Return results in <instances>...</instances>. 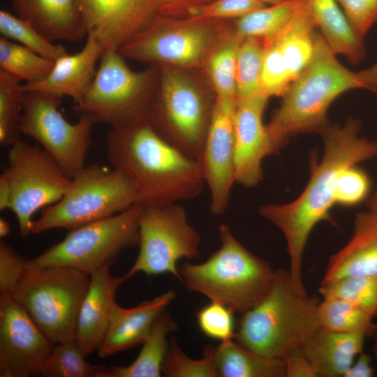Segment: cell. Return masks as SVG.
Returning <instances> with one entry per match:
<instances>
[{
	"instance_id": "1",
	"label": "cell",
	"mask_w": 377,
	"mask_h": 377,
	"mask_svg": "<svg viewBox=\"0 0 377 377\" xmlns=\"http://www.w3.org/2000/svg\"><path fill=\"white\" fill-rule=\"evenodd\" d=\"M360 129V121L353 118L341 126L328 124L319 133L324 146L322 158L311 165V177L302 193L289 203L259 208L260 214L278 228L285 237L290 281L300 293H307L302 281L306 244L318 223H333L330 210L336 205L341 174L348 168L377 156V140L361 137Z\"/></svg>"
},
{
	"instance_id": "2",
	"label": "cell",
	"mask_w": 377,
	"mask_h": 377,
	"mask_svg": "<svg viewBox=\"0 0 377 377\" xmlns=\"http://www.w3.org/2000/svg\"><path fill=\"white\" fill-rule=\"evenodd\" d=\"M106 154L112 168L131 181L143 206L193 199L205 184L198 160L163 139L147 120L111 128Z\"/></svg>"
},
{
	"instance_id": "3",
	"label": "cell",
	"mask_w": 377,
	"mask_h": 377,
	"mask_svg": "<svg viewBox=\"0 0 377 377\" xmlns=\"http://www.w3.org/2000/svg\"><path fill=\"white\" fill-rule=\"evenodd\" d=\"M336 55L321 34L316 32L310 62L283 96L267 125L278 151L293 136L320 133L329 124L327 110L339 96L364 89L358 72L346 68Z\"/></svg>"
},
{
	"instance_id": "4",
	"label": "cell",
	"mask_w": 377,
	"mask_h": 377,
	"mask_svg": "<svg viewBox=\"0 0 377 377\" xmlns=\"http://www.w3.org/2000/svg\"><path fill=\"white\" fill-rule=\"evenodd\" d=\"M319 302L316 296L296 291L289 272L277 269L265 297L241 313L234 339L262 356L285 360L320 327Z\"/></svg>"
},
{
	"instance_id": "5",
	"label": "cell",
	"mask_w": 377,
	"mask_h": 377,
	"mask_svg": "<svg viewBox=\"0 0 377 377\" xmlns=\"http://www.w3.org/2000/svg\"><path fill=\"white\" fill-rule=\"evenodd\" d=\"M220 248L205 262L178 267L187 289L242 313L259 303L272 285L275 270L246 249L227 224L219 227Z\"/></svg>"
},
{
	"instance_id": "6",
	"label": "cell",
	"mask_w": 377,
	"mask_h": 377,
	"mask_svg": "<svg viewBox=\"0 0 377 377\" xmlns=\"http://www.w3.org/2000/svg\"><path fill=\"white\" fill-rule=\"evenodd\" d=\"M89 283V274L71 267H26L10 295L57 344L75 339L77 316Z\"/></svg>"
},
{
	"instance_id": "7",
	"label": "cell",
	"mask_w": 377,
	"mask_h": 377,
	"mask_svg": "<svg viewBox=\"0 0 377 377\" xmlns=\"http://www.w3.org/2000/svg\"><path fill=\"white\" fill-rule=\"evenodd\" d=\"M138 203L131 181L121 171L94 163L71 179L65 195L43 209L34 220L31 234L64 228L73 230L122 212Z\"/></svg>"
},
{
	"instance_id": "8",
	"label": "cell",
	"mask_w": 377,
	"mask_h": 377,
	"mask_svg": "<svg viewBox=\"0 0 377 377\" xmlns=\"http://www.w3.org/2000/svg\"><path fill=\"white\" fill-rule=\"evenodd\" d=\"M119 50L104 51L94 78L72 109L79 117L111 128L146 120L154 96L156 73L153 69L134 71Z\"/></svg>"
},
{
	"instance_id": "9",
	"label": "cell",
	"mask_w": 377,
	"mask_h": 377,
	"mask_svg": "<svg viewBox=\"0 0 377 377\" xmlns=\"http://www.w3.org/2000/svg\"><path fill=\"white\" fill-rule=\"evenodd\" d=\"M143 208L137 203L116 215L71 230L63 240L27 259L26 267L67 266L91 275L110 267L123 249L139 246Z\"/></svg>"
},
{
	"instance_id": "10",
	"label": "cell",
	"mask_w": 377,
	"mask_h": 377,
	"mask_svg": "<svg viewBox=\"0 0 377 377\" xmlns=\"http://www.w3.org/2000/svg\"><path fill=\"white\" fill-rule=\"evenodd\" d=\"M159 88L146 120L163 139L198 160L202 149L214 104L180 72L162 66Z\"/></svg>"
},
{
	"instance_id": "11",
	"label": "cell",
	"mask_w": 377,
	"mask_h": 377,
	"mask_svg": "<svg viewBox=\"0 0 377 377\" xmlns=\"http://www.w3.org/2000/svg\"><path fill=\"white\" fill-rule=\"evenodd\" d=\"M140 251L125 280L137 273L172 274L181 282L177 266L182 258H200L201 237L178 203L144 206L139 222Z\"/></svg>"
},
{
	"instance_id": "12",
	"label": "cell",
	"mask_w": 377,
	"mask_h": 377,
	"mask_svg": "<svg viewBox=\"0 0 377 377\" xmlns=\"http://www.w3.org/2000/svg\"><path fill=\"white\" fill-rule=\"evenodd\" d=\"M157 15L119 49L124 58L162 66L195 67L207 61L216 38V22Z\"/></svg>"
},
{
	"instance_id": "13",
	"label": "cell",
	"mask_w": 377,
	"mask_h": 377,
	"mask_svg": "<svg viewBox=\"0 0 377 377\" xmlns=\"http://www.w3.org/2000/svg\"><path fill=\"white\" fill-rule=\"evenodd\" d=\"M11 187L10 209L15 215L21 237L31 234L34 214L60 200L71 179L40 146L21 138L8 151L3 168Z\"/></svg>"
},
{
	"instance_id": "14",
	"label": "cell",
	"mask_w": 377,
	"mask_h": 377,
	"mask_svg": "<svg viewBox=\"0 0 377 377\" xmlns=\"http://www.w3.org/2000/svg\"><path fill=\"white\" fill-rule=\"evenodd\" d=\"M61 98L37 91L24 92L19 128L40 144L72 179L85 166L92 144L89 119L79 117L75 124L68 122L59 110Z\"/></svg>"
},
{
	"instance_id": "15",
	"label": "cell",
	"mask_w": 377,
	"mask_h": 377,
	"mask_svg": "<svg viewBox=\"0 0 377 377\" xmlns=\"http://www.w3.org/2000/svg\"><path fill=\"white\" fill-rule=\"evenodd\" d=\"M237 99L216 96L202 151L198 159L210 194V212L215 216L228 209L235 183V116Z\"/></svg>"
},
{
	"instance_id": "16",
	"label": "cell",
	"mask_w": 377,
	"mask_h": 377,
	"mask_svg": "<svg viewBox=\"0 0 377 377\" xmlns=\"http://www.w3.org/2000/svg\"><path fill=\"white\" fill-rule=\"evenodd\" d=\"M54 345L10 294L0 295V376H35Z\"/></svg>"
},
{
	"instance_id": "17",
	"label": "cell",
	"mask_w": 377,
	"mask_h": 377,
	"mask_svg": "<svg viewBox=\"0 0 377 377\" xmlns=\"http://www.w3.org/2000/svg\"><path fill=\"white\" fill-rule=\"evenodd\" d=\"M268 98L265 94L238 100L235 116V182L251 188L263 178V159L278 153L263 121Z\"/></svg>"
},
{
	"instance_id": "18",
	"label": "cell",
	"mask_w": 377,
	"mask_h": 377,
	"mask_svg": "<svg viewBox=\"0 0 377 377\" xmlns=\"http://www.w3.org/2000/svg\"><path fill=\"white\" fill-rule=\"evenodd\" d=\"M87 34L104 50L119 47L158 15L154 0H77Z\"/></svg>"
},
{
	"instance_id": "19",
	"label": "cell",
	"mask_w": 377,
	"mask_h": 377,
	"mask_svg": "<svg viewBox=\"0 0 377 377\" xmlns=\"http://www.w3.org/2000/svg\"><path fill=\"white\" fill-rule=\"evenodd\" d=\"M105 50L92 34H87L83 48L55 61L48 75L43 80L21 84L23 91H37L60 98L71 97L74 103L82 98L96 73V66Z\"/></svg>"
},
{
	"instance_id": "20",
	"label": "cell",
	"mask_w": 377,
	"mask_h": 377,
	"mask_svg": "<svg viewBox=\"0 0 377 377\" xmlns=\"http://www.w3.org/2000/svg\"><path fill=\"white\" fill-rule=\"evenodd\" d=\"M124 281V276H112L110 267L90 275L89 286L78 313L75 330V340L86 357L100 348L117 303V289Z\"/></svg>"
},
{
	"instance_id": "21",
	"label": "cell",
	"mask_w": 377,
	"mask_h": 377,
	"mask_svg": "<svg viewBox=\"0 0 377 377\" xmlns=\"http://www.w3.org/2000/svg\"><path fill=\"white\" fill-rule=\"evenodd\" d=\"M175 297V291L169 290L132 308L116 303L98 355L106 357L142 344L156 318Z\"/></svg>"
},
{
	"instance_id": "22",
	"label": "cell",
	"mask_w": 377,
	"mask_h": 377,
	"mask_svg": "<svg viewBox=\"0 0 377 377\" xmlns=\"http://www.w3.org/2000/svg\"><path fill=\"white\" fill-rule=\"evenodd\" d=\"M371 274H377V208L356 215L350 239L329 258L321 283Z\"/></svg>"
},
{
	"instance_id": "23",
	"label": "cell",
	"mask_w": 377,
	"mask_h": 377,
	"mask_svg": "<svg viewBox=\"0 0 377 377\" xmlns=\"http://www.w3.org/2000/svg\"><path fill=\"white\" fill-rule=\"evenodd\" d=\"M12 7L50 41L74 43L87 35L77 0H12Z\"/></svg>"
},
{
	"instance_id": "24",
	"label": "cell",
	"mask_w": 377,
	"mask_h": 377,
	"mask_svg": "<svg viewBox=\"0 0 377 377\" xmlns=\"http://www.w3.org/2000/svg\"><path fill=\"white\" fill-rule=\"evenodd\" d=\"M365 337L319 327L302 346L317 376H343L362 352Z\"/></svg>"
},
{
	"instance_id": "25",
	"label": "cell",
	"mask_w": 377,
	"mask_h": 377,
	"mask_svg": "<svg viewBox=\"0 0 377 377\" xmlns=\"http://www.w3.org/2000/svg\"><path fill=\"white\" fill-rule=\"evenodd\" d=\"M316 27L336 54H341L352 63L365 57L364 42L350 27L336 0H306Z\"/></svg>"
},
{
	"instance_id": "26",
	"label": "cell",
	"mask_w": 377,
	"mask_h": 377,
	"mask_svg": "<svg viewBox=\"0 0 377 377\" xmlns=\"http://www.w3.org/2000/svg\"><path fill=\"white\" fill-rule=\"evenodd\" d=\"M316 24L306 2L273 38L276 41L293 82L310 62Z\"/></svg>"
},
{
	"instance_id": "27",
	"label": "cell",
	"mask_w": 377,
	"mask_h": 377,
	"mask_svg": "<svg viewBox=\"0 0 377 377\" xmlns=\"http://www.w3.org/2000/svg\"><path fill=\"white\" fill-rule=\"evenodd\" d=\"M217 377H286L284 360L262 356L233 339L215 346Z\"/></svg>"
},
{
	"instance_id": "28",
	"label": "cell",
	"mask_w": 377,
	"mask_h": 377,
	"mask_svg": "<svg viewBox=\"0 0 377 377\" xmlns=\"http://www.w3.org/2000/svg\"><path fill=\"white\" fill-rule=\"evenodd\" d=\"M177 329L170 313L163 311L155 320L135 360L127 366L110 367L111 377H160L169 347L168 335Z\"/></svg>"
},
{
	"instance_id": "29",
	"label": "cell",
	"mask_w": 377,
	"mask_h": 377,
	"mask_svg": "<svg viewBox=\"0 0 377 377\" xmlns=\"http://www.w3.org/2000/svg\"><path fill=\"white\" fill-rule=\"evenodd\" d=\"M85 357L75 339L54 344L35 376L111 377L110 368L89 362Z\"/></svg>"
},
{
	"instance_id": "30",
	"label": "cell",
	"mask_w": 377,
	"mask_h": 377,
	"mask_svg": "<svg viewBox=\"0 0 377 377\" xmlns=\"http://www.w3.org/2000/svg\"><path fill=\"white\" fill-rule=\"evenodd\" d=\"M317 316L320 326L349 334L371 337L377 334L374 318L353 303L340 298H323Z\"/></svg>"
},
{
	"instance_id": "31",
	"label": "cell",
	"mask_w": 377,
	"mask_h": 377,
	"mask_svg": "<svg viewBox=\"0 0 377 377\" xmlns=\"http://www.w3.org/2000/svg\"><path fill=\"white\" fill-rule=\"evenodd\" d=\"M304 2L305 0H286L256 9L237 19L235 33L243 38H272L283 30Z\"/></svg>"
},
{
	"instance_id": "32",
	"label": "cell",
	"mask_w": 377,
	"mask_h": 377,
	"mask_svg": "<svg viewBox=\"0 0 377 377\" xmlns=\"http://www.w3.org/2000/svg\"><path fill=\"white\" fill-rule=\"evenodd\" d=\"M54 62L21 44L2 36L0 37V69L24 80L25 84L44 80Z\"/></svg>"
},
{
	"instance_id": "33",
	"label": "cell",
	"mask_w": 377,
	"mask_h": 377,
	"mask_svg": "<svg viewBox=\"0 0 377 377\" xmlns=\"http://www.w3.org/2000/svg\"><path fill=\"white\" fill-rule=\"evenodd\" d=\"M264 52L263 39L246 37L242 40L236 58L237 101L264 94L261 83Z\"/></svg>"
},
{
	"instance_id": "34",
	"label": "cell",
	"mask_w": 377,
	"mask_h": 377,
	"mask_svg": "<svg viewBox=\"0 0 377 377\" xmlns=\"http://www.w3.org/2000/svg\"><path fill=\"white\" fill-rule=\"evenodd\" d=\"M323 298H340L356 305L374 318L377 316V274L341 278L320 283Z\"/></svg>"
},
{
	"instance_id": "35",
	"label": "cell",
	"mask_w": 377,
	"mask_h": 377,
	"mask_svg": "<svg viewBox=\"0 0 377 377\" xmlns=\"http://www.w3.org/2000/svg\"><path fill=\"white\" fill-rule=\"evenodd\" d=\"M242 39L235 31L212 50L206 61L216 96L237 99L236 58Z\"/></svg>"
},
{
	"instance_id": "36",
	"label": "cell",
	"mask_w": 377,
	"mask_h": 377,
	"mask_svg": "<svg viewBox=\"0 0 377 377\" xmlns=\"http://www.w3.org/2000/svg\"><path fill=\"white\" fill-rule=\"evenodd\" d=\"M17 77L0 69V145L10 147L20 139V119L24 91Z\"/></svg>"
},
{
	"instance_id": "37",
	"label": "cell",
	"mask_w": 377,
	"mask_h": 377,
	"mask_svg": "<svg viewBox=\"0 0 377 377\" xmlns=\"http://www.w3.org/2000/svg\"><path fill=\"white\" fill-rule=\"evenodd\" d=\"M0 32L2 36L15 40L52 61L68 54L64 46L54 44L28 22L5 10H0Z\"/></svg>"
},
{
	"instance_id": "38",
	"label": "cell",
	"mask_w": 377,
	"mask_h": 377,
	"mask_svg": "<svg viewBox=\"0 0 377 377\" xmlns=\"http://www.w3.org/2000/svg\"><path fill=\"white\" fill-rule=\"evenodd\" d=\"M214 353L215 346L207 345L201 358H191L172 337L162 364V374L166 377H217Z\"/></svg>"
},
{
	"instance_id": "39",
	"label": "cell",
	"mask_w": 377,
	"mask_h": 377,
	"mask_svg": "<svg viewBox=\"0 0 377 377\" xmlns=\"http://www.w3.org/2000/svg\"><path fill=\"white\" fill-rule=\"evenodd\" d=\"M264 43L261 75L263 91L269 98L283 96L293 83V80L275 39L264 40Z\"/></svg>"
},
{
	"instance_id": "40",
	"label": "cell",
	"mask_w": 377,
	"mask_h": 377,
	"mask_svg": "<svg viewBox=\"0 0 377 377\" xmlns=\"http://www.w3.org/2000/svg\"><path fill=\"white\" fill-rule=\"evenodd\" d=\"M234 311L216 302L204 306L196 313L200 331L207 337L221 342L235 339Z\"/></svg>"
},
{
	"instance_id": "41",
	"label": "cell",
	"mask_w": 377,
	"mask_h": 377,
	"mask_svg": "<svg viewBox=\"0 0 377 377\" xmlns=\"http://www.w3.org/2000/svg\"><path fill=\"white\" fill-rule=\"evenodd\" d=\"M265 6L259 0H214L205 4L191 6L186 15L189 17L208 20L238 19Z\"/></svg>"
},
{
	"instance_id": "42",
	"label": "cell",
	"mask_w": 377,
	"mask_h": 377,
	"mask_svg": "<svg viewBox=\"0 0 377 377\" xmlns=\"http://www.w3.org/2000/svg\"><path fill=\"white\" fill-rule=\"evenodd\" d=\"M371 180L368 175L356 166L346 168L340 175L336 205L345 207L357 205L369 196Z\"/></svg>"
},
{
	"instance_id": "43",
	"label": "cell",
	"mask_w": 377,
	"mask_h": 377,
	"mask_svg": "<svg viewBox=\"0 0 377 377\" xmlns=\"http://www.w3.org/2000/svg\"><path fill=\"white\" fill-rule=\"evenodd\" d=\"M355 35L364 40L377 22V0H336Z\"/></svg>"
},
{
	"instance_id": "44",
	"label": "cell",
	"mask_w": 377,
	"mask_h": 377,
	"mask_svg": "<svg viewBox=\"0 0 377 377\" xmlns=\"http://www.w3.org/2000/svg\"><path fill=\"white\" fill-rule=\"evenodd\" d=\"M27 260L8 244L0 242V292L11 294L26 269Z\"/></svg>"
},
{
	"instance_id": "45",
	"label": "cell",
	"mask_w": 377,
	"mask_h": 377,
	"mask_svg": "<svg viewBox=\"0 0 377 377\" xmlns=\"http://www.w3.org/2000/svg\"><path fill=\"white\" fill-rule=\"evenodd\" d=\"M284 360L286 377H317L316 372L302 347L290 352Z\"/></svg>"
},
{
	"instance_id": "46",
	"label": "cell",
	"mask_w": 377,
	"mask_h": 377,
	"mask_svg": "<svg viewBox=\"0 0 377 377\" xmlns=\"http://www.w3.org/2000/svg\"><path fill=\"white\" fill-rule=\"evenodd\" d=\"M158 15L166 17L186 15L191 0H154Z\"/></svg>"
},
{
	"instance_id": "47",
	"label": "cell",
	"mask_w": 377,
	"mask_h": 377,
	"mask_svg": "<svg viewBox=\"0 0 377 377\" xmlns=\"http://www.w3.org/2000/svg\"><path fill=\"white\" fill-rule=\"evenodd\" d=\"M371 357L362 352L358 355L357 361L348 369L344 377H371L374 369L371 365Z\"/></svg>"
},
{
	"instance_id": "48",
	"label": "cell",
	"mask_w": 377,
	"mask_h": 377,
	"mask_svg": "<svg viewBox=\"0 0 377 377\" xmlns=\"http://www.w3.org/2000/svg\"><path fill=\"white\" fill-rule=\"evenodd\" d=\"M11 202V187L8 177L3 170L0 175V209H10Z\"/></svg>"
},
{
	"instance_id": "49",
	"label": "cell",
	"mask_w": 377,
	"mask_h": 377,
	"mask_svg": "<svg viewBox=\"0 0 377 377\" xmlns=\"http://www.w3.org/2000/svg\"><path fill=\"white\" fill-rule=\"evenodd\" d=\"M358 74L364 89L377 90V62Z\"/></svg>"
},
{
	"instance_id": "50",
	"label": "cell",
	"mask_w": 377,
	"mask_h": 377,
	"mask_svg": "<svg viewBox=\"0 0 377 377\" xmlns=\"http://www.w3.org/2000/svg\"><path fill=\"white\" fill-rule=\"evenodd\" d=\"M11 227L8 221L4 218H0V237H5L10 232Z\"/></svg>"
},
{
	"instance_id": "51",
	"label": "cell",
	"mask_w": 377,
	"mask_h": 377,
	"mask_svg": "<svg viewBox=\"0 0 377 377\" xmlns=\"http://www.w3.org/2000/svg\"><path fill=\"white\" fill-rule=\"evenodd\" d=\"M367 208L375 209L377 208V186L374 193L368 197L367 199Z\"/></svg>"
},
{
	"instance_id": "52",
	"label": "cell",
	"mask_w": 377,
	"mask_h": 377,
	"mask_svg": "<svg viewBox=\"0 0 377 377\" xmlns=\"http://www.w3.org/2000/svg\"><path fill=\"white\" fill-rule=\"evenodd\" d=\"M214 0H191L192 6L205 4Z\"/></svg>"
},
{
	"instance_id": "53",
	"label": "cell",
	"mask_w": 377,
	"mask_h": 377,
	"mask_svg": "<svg viewBox=\"0 0 377 377\" xmlns=\"http://www.w3.org/2000/svg\"><path fill=\"white\" fill-rule=\"evenodd\" d=\"M259 1L263 2L265 4L268 3V4L272 5V4H275V3L284 1L286 0H259Z\"/></svg>"
},
{
	"instance_id": "54",
	"label": "cell",
	"mask_w": 377,
	"mask_h": 377,
	"mask_svg": "<svg viewBox=\"0 0 377 377\" xmlns=\"http://www.w3.org/2000/svg\"><path fill=\"white\" fill-rule=\"evenodd\" d=\"M374 353L377 359V345L374 346Z\"/></svg>"
},
{
	"instance_id": "55",
	"label": "cell",
	"mask_w": 377,
	"mask_h": 377,
	"mask_svg": "<svg viewBox=\"0 0 377 377\" xmlns=\"http://www.w3.org/2000/svg\"><path fill=\"white\" fill-rule=\"evenodd\" d=\"M376 91H377V90H376Z\"/></svg>"
}]
</instances>
